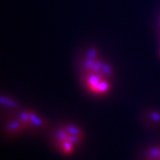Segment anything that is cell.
<instances>
[{"mask_svg": "<svg viewBox=\"0 0 160 160\" xmlns=\"http://www.w3.org/2000/svg\"><path fill=\"white\" fill-rule=\"evenodd\" d=\"M146 160H160V143L151 145L145 151Z\"/></svg>", "mask_w": 160, "mask_h": 160, "instance_id": "277c9868", "label": "cell"}, {"mask_svg": "<svg viewBox=\"0 0 160 160\" xmlns=\"http://www.w3.org/2000/svg\"><path fill=\"white\" fill-rule=\"evenodd\" d=\"M6 101H2V104L6 105L8 112L4 126L7 135L15 137L25 133L37 132L46 128L48 122L38 113L31 109L21 108L9 97H7Z\"/></svg>", "mask_w": 160, "mask_h": 160, "instance_id": "7a4b0ae2", "label": "cell"}, {"mask_svg": "<svg viewBox=\"0 0 160 160\" xmlns=\"http://www.w3.org/2000/svg\"><path fill=\"white\" fill-rule=\"evenodd\" d=\"M77 65L78 79L87 94L97 98L110 95L114 89V70L99 49L94 46L85 48Z\"/></svg>", "mask_w": 160, "mask_h": 160, "instance_id": "6da1fadb", "label": "cell"}, {"mask_svg": "<svg viewBox=\"0 0 160 160\" xmlns=\"http://www.w3.org/2000/svg\"><path fill=\"white\" fill-rule=\"evenodd\" d=\"M85 140L82 127L73 122H64L53 129L52 143L60 154L71 156L81 147Z\"/></svg>", "mask_w": 160, "mask_h": 160, "instance_id": "3957f363", "label": "cell"}, {"mask_svg": "<svg viewBox=\"0 0 160 160\" xmlns=\"http://www.w3.org/2000/svg\"><path fill=\"white\" fill-rule=\"evenodd\" d=\"M146 121L150 122L151 126H160V111L159 110H150L145 114Z\"/></svg>", "mask_w": 160, "mask_h": 160, "instance_id": "5b68a950", "label": "cell"}]
</instances>
